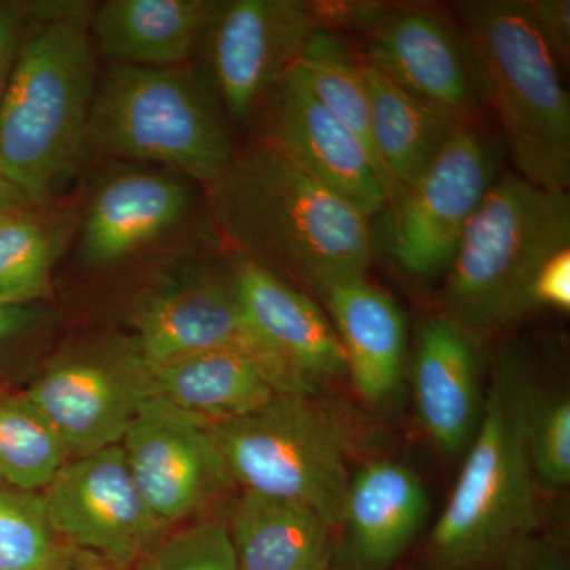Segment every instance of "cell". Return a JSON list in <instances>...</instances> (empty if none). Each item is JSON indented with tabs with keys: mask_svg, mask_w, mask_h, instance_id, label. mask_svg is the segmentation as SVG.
Wrapping results in <instances>:
<instances>
[{
	"mask_svg": "<svg viewBox=\"0 0 570 570\" xmlns=\"http://www.w3.org/2000/svg\"><path fill=\"white\" fill-rule=\"evenodd\" d=\"M217 0H107L89 14L96 51L110 66H189Z\"/></svg>",
	"mask_w": 570,
	"mask_h": 570,
	"instance_id": "obj_22",
	"label": "cell"
},
{
	"mask_svg": "<svg viewBox=\"0 0 570 570\" xmlns=\"http://www.w3.org/2000/svg\"><path fill=\"white\" fill-rule=\"evenodd\" d=\"M52 295L51 238L28 212L0 219V305L36 306Z\"/></svg>",
	"mask_w": 570,
	"mask_h": 570,
	"instance_id": "obj_28",
	"label": "cell"
},
{
	"mask_svg": "<svg viewBox=\"0 0 570 570\" xmlns=\"http://www.w3.org/2000/svg\"><path fill=\"white\" fill-rule=\"evenodd\" d=\"M234 269L250 325L287 365L313 384L347 376L335 326L305 291L246 258Z\"/></svg>",
	"mask_w": 570,
	"mask_h": 570,
	"instance_id": "obj_19",
	"label": "cell"
},
{
	"mask_svg": "<svg viewBox=\"0 0 570 570\" xmlns=\"http://www.w3.org/2000/svg\"><path fill=\"white\" fill-rule=\"evenodd\" d=\"M41 497L63 542L119 569L132 570L171 531L135 485L121 444L67 461Z\"/></svg>",
	"mask_w": 570,
	"mask_h": 570,
	"instance_id": "obj_11",
	"label": "cell"
},
{
	"mask_svg": "<svg viewBox=\"0 0 570 570\" xmlns=\"http://www.w3.org/2000/svg\"><path fill=\"white\" fill-rule=\"evenodd\" d=\"M292 71L318 102L362 142L392 195L371 138L370 100L363 63L356 61L335 33L318 28L307 40Z\"/></svg>",
	"mask_w": 570,
	"mask_h": 570,
	"instance_id": "obj_25",
	"label": "cell"
},
{
	"mask_svg": "<svg viewBox=\"0 0 570 570\" xmlns=\"http://www.w3.org/2000/svg\"><path fill=\"white\" fill-rule=\"evenodd\" d=\"M414 396L433 444L449 456L466 452L485 406L478 341L445 314L420 325Z\"/></svg>",
	"mask_w": 570,
	"mask_h": 570,
	"instance_id": "obj_18",
	"label": "cell"
},
{
	"mask_svg": "<svg viewBox=\"0 0 570 570\" xmlns=\"http://www.w3.org/2000/svg\"><path fill=\"white\" fill-rule=\"evenodd\" d=\"M430 497L422 478L396 460H373L348 480L330 570H389L423 530Z\"/></svg>",
	"mask_w": 570,
	"mask_h": 570,
	"instance_id": "obj_16",
	"label": "cell"
},
{
	"mask_svg": "<svg viewBox=\"0 0 570 570\" xmlns=\"http://www.w3.org/2000/svg\"><path fill=\"white\" fill-rule=\"evenodd\" d=\"M236 570H330L335 530L298 502L243 491L227 521Z\"/></svg>",
	"mask_w": 570,
	"mask_h": 570,
	"instance_id": "obj_23",
	"label": "cell"
},
{
	"mask_svg": "<svg viewBox=\"0 0 570 570\" xmlns=\"http://www.w3.org/2000/svg\"><path fill=\"white\" fill-rule=\"evenodd\" d=\"M31 11L0 104V175L40 206L91 154L96 56L81 3H31Z\"/></svg>",
	"mask_w": 570,
	"mask_h": 570,
	"instance_id": "obj_2",
	"label": "cell"
},
{
	"mask_svg": "<svg viewBox=\"0 0 570 570\" xmlns=\"http://www.w3.org/2000/svg\"><path fill=\"white\" fill-rule=\"evenodd\" d=\"M370 100V130L379 163L387 176L390 200L411 186L449 138L460 129L448 118L403 91L381 71L363 62Z\"/></svg>",
	"mask_w": 570,
	"mask_h": 570,
	"instance_id": "obj_24",
	"label": "cell"
},
{
	"mask_svg": "<svg viewBox=\"0 0 570 570\" xmlns=\"http://www.w3.org/2000/svg\"><path fill=\"white\" fill-rule=\"evenodd\" d=\"M212 428L232 483L306 505L335 530L351 480L347 438L313 395L285 393Z\"/></svg>",
	"mask_w": 570,
	"mask_h": 570,
	"instance_id": "obj_7",
	"label": "cell"
},
{
	"mask_svg": "<svg viewBox=\"0 0 570 570\" xmlns=\"http://www.w3.org/2000/svg\"><path fill=\"white\" fill-rule=\"evenodd\" d=\"M266 134L277 149L370 217L390 193L370 154L313 92L288 71L266 100Z\"/></svg>",
	"mask_w": 570,
	"mask_h": 570,
	"instance_id": "obj_15",
	"label": "cell"
},
{
	"mask_svg": "<svg viewBox=\"0 0 570 570\" xmlns=\"http://www.w3.org/2000/svg\"><path fill=\"white\" fill-rule=\"evenodd\" d=\"M62 570H126L116 568L110 562L100 560V558L92 557V554L82 553V551H75L73 557Z\"/></svg>",
	"mask_w": 570,
	"mask_h": 570,
	"instance_id": "obj_37",
	"label": "cell"
},
{
	"mask_svg": "<svg viewBox=\"0 0 570 570\" xmlns=\"http://www.w3.org/2000/svg\"><path fill=\"white\" fill-rule=\"evenodd\" d=\"M159 165L212 186L236 154L228 118L204 75L190 66H108L89 118V153Z\"/></svg>",
	"mask_w": 570,
	"mask_h": 570,
	"instance_id": "obj_6",
	"label": "cell"
},
{
	"mask_svg": "<svg viewBox=\"0 0 570 570\" xmlns=\"http://www.w3.org/2000/svg\"><path fill=\"white\" fill-rule=\"evenodd\" d=\"M531 309L551 307L570 309V247L558 250L543 262L532 279L530 291Z\"/></svg>",
	"mask_w": 570,
	"mask_h": 570,
	"instance_id": "obj_31",
	"label": "cell"
},
{
	"mask_svg": "<svg viewBox=\"0 0 570 570\" xmlns=\"http://www.w3.org/2000/svg\"><path fill=\"white\" fill-rule=\"evenodd\" d=\"M135 485L167 530L200 519L232 485L212 422L154 395L121 442Z\"/></svg>",
	"mask_w": 570,
	"mask_h": 570,
	"instance_id": "obj_12",
	"label": "cell"
},
{
	"mask_svg": "<svg viewBox=\"0 0 570 570\" xmlns=\"http://www.w3.org/2000/svg\"><path fill=\"white\" fill-rule=\"evenodd\" d=\"M39 322L36 306L0 305V351L28 335Z\"/></svg>",
	"mask_w": 570,
	"mask_h": 570,
	"instance_id": "obj_35",
	"label": "cell"
},
{
	"mask_svg": "<svg viewBox=\"0 0 570 570\" xmlns=\"http://www.w3.org/2000/svg\"><path fill=\"white\" fill-rule=\"evenodd\" d=\"M318 28L311 2H216L198 50L205 80L227 118L245 122L264 107Z\"/></svg>",
	"mask_w": 570,
	"mask_h": 570,
	"instance_id": "obj_10",
	"label": "cell"
},
{
	"mask_svg": "<svg viewBox=\"0 0 570 570\" xmlns=\"http://www.w3.org/2000/svg\"><path fill=\"white\" fill-rule=\"evenodd\" d=\"M31 21V3L0 0V104Z\"/></svg>",
	"mask_w": 570,
	"mask_h": 570,
	"instance_id": "obj_32",
	"label": "cell"
},
{
	"mask_svg": "<svg viewBox=\"0 0 570 570\" xmlns=\"http://www.w3.org/2000/svg\"><path fill=\"white\" fill-rule=\"evenodd\" d=\"M570 247V198L521 178H498L461 236L448 269V314L475 341L489 340L531 313L540 266Z\"/></svg>",
	"mask_w": 570,
	"mask_h": 570,
	"instance_id": "obj_4",
	"label": "cell"
},
{
	"mask_svg": "<svg viewBox=\"0 0 570 570\" xmlns=\"http://www.w3.org/2000/svg\"><path fill=\"white\" fill-rule=\"evenodd\" d=\"M69 460L121 444L156 392L134 337H105L56 356L24 390Z\"/></svg>",
	"mask_w": 570,
	"mask_h": 570,
	"instance_id": "obj_8",
	"label": "cell"
},
{
	"mask_svg": "<svg viewBox=\"0 0 570 570\" xmlns=\"http://www.w3.org/2000/svg\"><path fill=\"white\" fill-rule=\"evenodd\" d=\"M463 32L490 105L521 178L568 190L570 99L560 63L531 20L524 0L460 6Z\"/></svg>",
	"mask_w": 570,
	"mask_h": 570,
	"instance_id": "obj_5",
	"label": "cell"
},
{
	"mask_svg": "<svg viewBox=\"0 0 570 570\" xmlns=\"http://www.w3.org/2000/svg\"><path fill=\"white\" fill-rule=\"evenodd\" d=\"M497 179V148L475 127L456 129L425 171L390 200L389 250L401 269L419 279L448 272Z\"/></svg>",
	"mask_w": 570,
	"mask_h": 570,
	"instance_id": "obj_9",
	"label": "cell"
},
{
	"mask_svg": "<svg viewBox=\"0 0 570 570\" xmlns=\"http://www.w3.org/2000/svg\"><path fill=\"white\" fill-rule=\"evenodd\" d=\"M317 296L335 326L356 393L371 404L389 403L407 352L406 317L395 298L366 276L330 284Z\"/></svg>",
	"mask_w": 570,
	"mask_h": 570,
	"instance_id": "obj_21",
	"label": "cell"
},
{
	"mask_svg": "<svg viewBox=\"0 0 570 570\" xmlns=\"http://www.w3.org/2000/svg\"><path fill=\"white\" fill-rule=\"evenodd\" d=\"M527 360H498L482 420L448 504L428 539L430 570H494L538 530L528 414L534 390Z\"/></svg>",
	"mask_w": 570,
	"mask_h": 570,
	"instance_id": "obj_3",
	"label": "cell"
},
{
	"mask_svg": "<svg viewBox=\"0 0 570 570\" xmlns=\"http://www.w3.org/2000/svg\"><path fill=\"white\" fill-rule=\"evenodd\" d=\"M67 461L62 442L26 392L0 385V478L41 491Z\"/></svg>",
	"mask_w": 570,
	"mask_h": 570,
	"instance_id": "obj_26",
	"label": "cell"
},
{
	"mask_svg": "<svg viewBox=\"0 0 570 570\" xmlns=\"http://www.w3.org/2000/svg\"><path fill=\"white\" fill-rule=\"evenodd\" d=\"M132 324L138 351L151 367L204 352L239 351L295 371L250 325L234 262L228 268L184 273L151 292L135 309Z\"/></svg>",
	"mask_w": 570,
	"mask_h": 570,
	"instance_id": "obj_13",
	"label": "cell"
},
{
	"mask_svg": "<svg viewBox=\"0 0 570 570\" xmlns=\"http://www.w3.org/2000/svg\"><path fill=\"white\" fill-rule=\"evenodd\" d=\"M32 208V202L26 197L20 187L14 186L6 176L0 175V219L10 214L28 212Z\"/></svg>",
	"mask_w": 570,
	"mask_h": 570,
	"instance_id": "obj_36",
	"label": "cell"
},
{
	"mask_svg": "<svg viewBox=\"0 0 570 570\" xmlns=\"http://www.w3.org/2000/svg\"><path fill=\"white\" fill-rule=\"evenodd\" d=\"M494 570H570L564 550L551 539L532 534L502 558Z\"/></svg>",
	"mask_w": 570,
	"mask_h": 570,
	"instance_id": "obj_34",
	"label": "cell"
},
{
	"mask_svg": "<svg viewBox=\"0 0 570 570\" xmlns=\"http://www.w3.org/2000/svg\"><path fill=\"white\" fill-rule=\"evenodd\" d=\"M132 570H236L227 521L200 517L174 528Z\"/></svg>",
	"mask_w": 570,
	"mask_h": 570,
	"instance_id": "obj_30",
	"label": "cell"
},
{
	"mask_svg": "<svg viewBox=\"0 0 570 570\" xmlns=\"http://www.w3.org/2000/svg\"><path fill=\"white\" fill-rule=\"evenodd\" d=\"M528 453L535 487L562 491L570 483V400L566 393L532 390Z\"/></svg>",
	"mask_w": 570,
	"mask_h": 570,
	"instance_id": "obj_29",
	"label": "cell"
},
{
	"mask_svg": "<svg viewBox=\"0 0 570 570\" xmlns=\"http://www.w3.org/2000/svg\"><path fill=\"white\" fill-rule=\"evenodd\" d=\"M535 29L561 66L570 59L569 0H524Z\"/></svg>",
	"mask_w": 570,
	"mask_h": 570,
	"instance_id": "obj_33",
	"label": "cell"
},
{
	"mask_svg": "<svg viewBox=\"0 0 570 570\" xmlns=\"http://www.w3.org/2000/svg\"><path fill=\"white\" fill-rule=\"evenodd\" d=\"M189 179L165 170L126 168L105 178L91 198L80 235L82 264L107 268L141 253L189 213Z\"/></svg>",
	"mask_w": 570,
	"mask_h": 570,
	"instance_id": "obj_17",
	"label": "cell"
},
{
	"mask_svg": "<svg viewBox=\"0 0 570 570\" xmlns=\"http://www.w3.org/2000/svg\"><path fill=\"white\" fill-rule=\"evenodd\" d=\"M366 63L459 127H475L482 85L466 33L426 11L387 13L374 26Z\"/></svg>",
	"mask_w": 570,
	"mask_h": 570,
	"instance_id": "obj_14",
	"label": "cell"
},
{
	"mask_svg": "<svg viewBox=\"0 0 570 570\" xmlns=\"http://www.w3.org/2000/svg\"><path fill=\"white\" fill-rule=\"evenodd\" d=\"M157 395L208 422L242 417L285 393L316 384L288 367L239 351H212L153 367Z\"/></svg>",
	"mask_w": 570,
	"mask_h": 570,
	"instance_id": "obj_20",
	"label": "cell"
},
{
	"mask_svg": "<svg viewBox=\"0 0 570 570\" xmlns=\"http://www.w3.org/2000/svg\"><path fill=\"white\" fill-rule=\"evenodd\" d=\"M75 551L51 527L41 491L0 478V570H62Z\"/></svg>",
	"mask_w": 570,
	"mask_h": 570,
	"instance_id": "obj_27",
	"label": "cell"
},
{
	"mask_svg": "<svg viewBox=\"0 0 570 570\" xmlns=\"http://www.w3.org/2000/svg\"><path fill=\"white\" fill-rule=\"evenodd\" d=\"M209 213L225 245L318 295L366 276L376 250L373 217L303 170L268 138L236 149L208 186Z\"/></svg>",
	"mask_w": 570,
	"mask_h": 570,
	"instance_id": "obj_1",
	"label": "cell"
}]
</instances>
